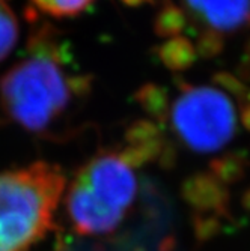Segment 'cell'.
<instances>
[{
    "label": "cell",
    "mask_w": 250,
    "mask_h": 251,
    "mask_svg": "<svg viewBox=\"0 0 250 251\" xmlns=\"http://www.w3.org/2000/svg\"><path fill=\"white\" fill-rule=\"evenodd\" d=\"M119 151H104L83 164L66 187L65 209L82 238H107L127 220L140 191V180Z\"/></svg>",
    "instance_id": "6da1fadb"
},
{
    "label": "cell",
    "mask_w": 250,
    "mask_h": 251,
    "mask_svg": "<svg viewBox=\"0 0 250 251\" xmlns=\"http://www.w3.org/2000/svg\"><path fill=\"white\" fill-rule=\"evenodd\" d=\"M65 190L62 169L47 161L0 172V251H30L44 241Z\"/></svg>",
    "instance_id": "7a4b0ae2"
},
{
    "label": "cell",
    "mask_w": 250,
    "mask_h": 251,
    "mask_svg": "<svg viewBox=\"0 0 250 251\" xmlns=\"http://www.w3.org/2000/svg\"><path fill=\"white\" fill-rule=\"evenodd\" d=\"M65 63L39 54L17 62L0 78V107L5 115L33 134H47L66 118L74 100ZM82 101V100H79Z\"/></svg>",
    "instance_id": "3957f363"
},
{
    "label": "cell",
    "mask_w": 250,
    "mask_h": 251,
    "mask_svg": "<svg viewBox=\"0 0 250 251\" xmlns=\"http://www.w3.org/2000/svg\"><path fill=\"white\" fill-rule=\"evenodd\" d=\"M179 97L169 121L178 140L196 153L222 151L235 137L238 118L231 98L220 89L179 80Z\"/></svg>",
    "instance_id": "277c9868"
},
{
    "label": "cell",
    "mask_w": 250,
    "mask_h": 251,
    "mask_svg": "<svg viewBox=\"0 0 250 251\" xmlns=\"http://www.w3.org/2000/svg\"><path fill=\"white\" fill-rule=\"evenodd\" d=\"M184 3L205 27L220 33L238 30L250 21V0H184Z\"/></svg>",
    "instance_id": "5b68a950"
},
{
    "label": "cell",
    "mask_w": 250,
    "mask_h": 251,
    "mask_svg": "<svg viewBox=\"0 0 250 251\" xmlns=\"http://www.w3.org/2000/svg\"><path fill=\"white\" fill-rule=\"evenodd\" d=\"M157 56L172 73H183L190 70L197 59L194 44L183 35L166 39L157 49Z\"/></svg>",
    "instance_id": "8992f818"
},
{
    "label": "cell",
    "mask_w": 250,
    "mask_h": 251,
    "mask_svg": "<svg viewBox=\"0 0 250 251\" xmlns=\"http://www.w3.org/2000/svg\"><path fill=\"white\" fill-rule=\"evenodd\" d=\"M134 100L155 124L166 125L170 115V98L163 86L145 83L134 92Z\"/></svg>",
    "instance_id": "52a82bcc"
},
{
    "label": "cell",
    "mask_w": 250,
    "mask_h": 251,
    "mask_svg": "<svg viewBox=\"0 0 250 251\" xmlns=\"http://www.w3.org/2000/svg\"><path fill=\"white\" fill-rule=\"evenodd\" d=\"M187 26V14L170 0L160 8L154 18V33L158 38L170 39L179 36Z\"/></svg>",
    "instance_id": "ba28073f"
},
{
    "label": "cell",
    "mask_w": 250,
    "mask_h": 251,
    "mask_svg": "<svg viewBox=\"0 0 250 251\" xmlns=\"http://www.w3.org/2000/svg\"><path fill=\"white\" fill-rule=\"evenodd\" d=\"M20 27L9 0H0V62L5 60L18 42Z\"/></svg>",
    "instance_id": "9c48e42d"
},
{
    "label": "cell",
    "mask_w": 250,
    "mask_h": 251,
    "mask_svg": "<svg viewBox=\"0 0 250 251\" xmlns=\"http://www.w3.org/2000/svg\"><path fill=\"white\" fill-rule=\"evenodd\" d=\"M41 12L55 18H73L90 8L95 0H30Z\"/></svg>",
    "instance_id": "30bf717a"
},
{
    "label": "cell",
    "mask_w": 250,
    "mask_h": 251,
    "mask_svg": "<svg viewBox=\"0 0 250 251\" xmlns=\"http://www.w3.org/2000/svg\"><path fill=\"white\" fill-rule=\"evenodd\" d=\"M194 49H196L197 56H200L202 59H207V60L216 59L224 50V36L223 33L214 29L205 27L197 35Z\"/></svg>",
    "instance_id": "8fae6325"
},
{
    "label": "cell",
    "mask_w": 250,
    "mask_h": 251,
    "mask_svg": "<svg viewBox=\"0 0 250 251\" xmlns=\"http://www.w3.org/2000/svg\"><path fill=\"white\" fill-rule=\"evenodd\" d=\"M163 137L162 129L154 121L151 119H138L134 121L125 131V143L138 145V143H146L155 139Z\"/></svg>",
    "instance_id": "7c38bea8"
},
{
    "label": "cell",
    "mask_w": 250,
    "mask_h": 251,
    "mask_svg": "<svg viewBox=\"0 0 250 251\" xmlns=\"http://www.w3.org/2000/svg\"><path fill=\"white\" fill-rule=\"evenodd\" d=\"M213 83L219 86L226 95L237 98L240 102L246 101L249 87L237 74L229 73V71H219L213 75Z\"/></svg>",
    "instance_id": "4fadbf2b"
},
{
    "label": "cell",
    "mask_w": 250,
    "mask_h": 251,
    "mask_svg": "<svg viewBox=\"0 0 250 251\" xmlns=\"http://www.w3.org/2000/svg\"><path fill=\"white\" fill-rule=\"evenodd\" d=\"M240 121L243 126L250 132V104L249 102H241L240 107Z\"/></svg>",
    "instance_id": "5bb4252c"
},
{
    "label": "cell",
    "mask_w": 250,
    "mask_h": 251,
    "mask_svg": "<svg viewBox=\"0 0 250 251\" xmlns=\"http://www.w3.org/2000/svg\"><path fill=\"white\" fill-rule=\"evenodd\" d=\"M121 2H122L125 6L136 9V8H143V6H146V5H152V3H154V0H121Z\"/></svg>",
    "instance_id": "9a60e30c"
},
{
    "label": "cell",
    "mask_w": 250,
    "mask_h": 251,
    "mask_svg": "<svg viewBox=\"0 0 250 251\" xmlns=\"http://www.w3.org/2000/svg\"><path fill=\"white\" fill-rule=\"evenodd\" d=\"M243 62L250 65V36H249V39L246 41V45H244V56H243Z\"/></svg>",
    "instance_id": "2e32d148"
},
{
    "label": "cell",
    "mask_w": 250,
    "mask_h": 251,
    "mask_svg": "<svg viewBox=\"0 0 250 251\" xmlns=\"http://www.w3.org/2000/svg\"><path fill=\"white\" fill-rule=\"evenodd\" d=\"M246 101L250 104V89H249V92H247V95H246Z\"/></svg>",
    "instance_id": "e0dca14e"
}]
</instances>
